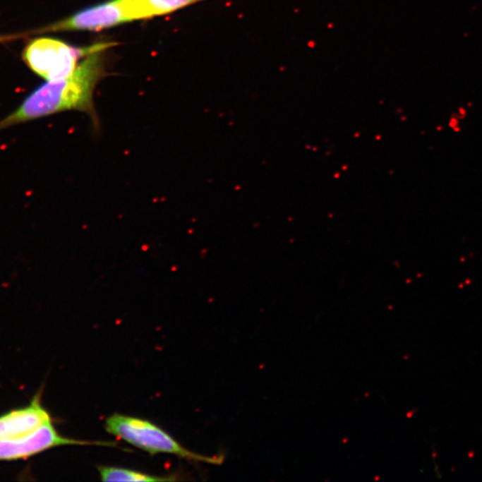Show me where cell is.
<instances>
[{
	"instance_id": "obj_1",
	"label": "cell",
	"mask_w": 482,
	"mask_h": 482,
	"mask_svg": "<svg viewBox=\"0 0 482 482\" xmlns=\"http://www.w3.org/2000/svg\"><path fill=\"white\" fill-rule=\"evenodd\" d=\"M104 50L90 54L70 76L43 84L13 113L0 120V130L65 111L87 113L97 123L93 92L103 76Z\"/></svg>"
},
{
	"instance_id": "obj_2",
	"label": "cell",
	"mask_w": 482,
	"mask_h": 482,
	"mask_svg": "<svg viewBox=\"0 0 482 482\" xmlns=\"http://www.w3.org/2000/svg\"><path fill=\"white\" fill-rule=\"evenodd\" d=\"M104 429L131 446L147 452L151 456L168 454L195 463L219 464L217 458L202 456L187 450L156 423L139 417L114 414L104 421Z\"/></svg>"
},
{
	"instance_id": "obj_3",
	"label": "cell",
	"mask_w": 482,
	"mask_h": 482,
	"mask_svg": "<svg viewBox=\"0 0 482 482\" xmlns=\"http://www.w3.org/2000/svg\"><path fill=\"white\" fill-rule=\"evenodd\" d=\"M112 44L101 43L78 49L59 40L42 37L27 44L23 59L32 72L47 82H53L70 76L78 66L82 57L107 49Z\"/></svg>"
},
{
	"instance_id": "obj_4",
	"label": "cell",
	"mask_w": 482,
	"mask_h": 482,
	"mask_svg": "<svg viewBox=\"0 0 482 482\" xmlns=\"http://www.w3.org/2000/svg\"><path fill=\"white\" fill-rule=\"evenodd\" d=\"M73 445L116 447V444L111 442L74 440L63 436L56 429L52 421L28 436L15 440H0V461L27 459L54 447Z\"/></svg>"
},
{
	"instance_id": "obj_5",
	"label": "cell",
	"mask_w": 482,
	"mask_h": 482,
	"mask_svg": "<svg viewBox=\"0 0 482 482\" xmlns=\"http://www.w3.org/2000/svg\"><path fill=\"white\" fill-rule=\"evenodd\" d=\"M133 21L124 0H110L74 13L68 18L40 30L42 32L100 31Z\"/></svg>"
},
{
	"instance_id": "obj_6",
	"label": "cell",
	"mask_w": 482,
	"mask_h": 482,
	"mask_svg": "<svg viewBox=\"0 0 482 482\" xmlns=\"http://www.w3.org/2000/svg\"><path fill=\"white\" fill-rule=\"evenodd\" d=\"M52 421L49 411L42 406V397L37 395L28 406L0 416V440L28 436Z\"/></svg>"
},
{
	"instance_id": "obj_7",
	"label": "cell",
	"mask_w": 482,
	"mask_h": 482,
	"mask_svg": "<svg viewBox=\"0 0 482 482\" xmlns=\"http://www.w3.org/2000/svg\"><path fill=\"white\" fill-rule=\"evenodd\" d=\"M202 0H124L131 20L167 15Z\"/></svg>"
},
{
	"instance_id": "obj_8",
	"label": "cell",
	"mask_w": 482,
	"mask_h": 482,
	"mask_svg": "<svg viewBox=\"0 0 482 482\" xmlns=\"http://www.w3.org/2000/svg\"><path fill=\"white\" fill-rule=\"evenodd\" d=\"M102 481H167L176 480L174 477H162L143 471L116 466H97Z\"/></svg>"
},
{
	"instance_id": "obj_9",
	"label": "cell",
	"mask_w": 482,
	"mask_h": 482,
	"mask_svg": "<svg viewBox=\"0 0 482 482\" xmlns=\"http://www.w3.org/2000/svg\"><path fill=\"white\" fill-rule=\"evenodd\" d=\"M2 40H4V38H3V37H0V42H2Z\"/></svg>"
}]
</instances>
